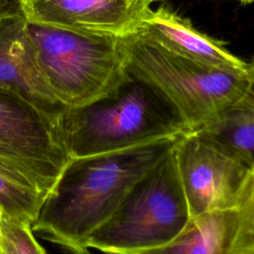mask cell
<instances>
[{"label":"cell","mask_w":254,"mask_h":254,"mask_svg":"<svg viewBox=\"0 0 254 254\" xmlns=\"http://www.w3.org/2000/svg\"><path fill=\"white\" fill-rule=\"evenodd\" d=\"M180 137L70 158L46 193L32 223L33 231L71 254H89L91 234L109 219L131 187L172 151Z\"/></svg>","instance_id":"obj_1"},{"label":"cell","mask_w":254,"mask_h":254,"mask_svg":"<svg viewBox=\"0 0 254 254\" xmlns=\"http://www.w3.org/2000/svg\"><path fill=\"white\" fill-rule=\"evenodd\" d=\"M59 137L70 158L121 151L190 132L173 106L129 74L111 94L58 117Z\"/></svg>","instance_id":"obj_2"},{"label":"cell","mask_w":254,"mask_h":254,"mask_svg":"<svg viewBox=\"0 0 254 254\" xmlns=\"http://www.w3.org/2000/svg\"><path fill=\"white\" fill-rule=\"evenodd\" d=\"M127 71L157 90L189 131L204 129L243 94L248 72L224 70L178 56L132 34L122 38Z\"/></svg>","instance_id":"obj_3"},{"label":"cell","mask_w":254,"mask_h":254,"mask_svg":"<svg viewBox=\"0 0 254 254\" xmlns=\"http://www.w3.org/2000/svg\"><path fill=\"white\" fill-rule=\"evenodd\" d=\"M28 31L42 73L65 108H79L99 100L129 76L120 37L31 23Z\"/></svg>","instance_id":"obj_4"},{"label":"cell","mask_w":254,"mask_h":254,"mask_svg":"<svg viewBox=\"0 0 254 254\" xmlns=\"http://www.w3.org/2000/svg\"><path fill=\"white\" fill-rule=\"evenodd\" d=\"M174 148L131 187L109 219L91 234L89 249L137 254L160 247L181 232L190 213Z\"/></svg>","instance_id":"obj_5"},{"label":"cell","mask_w":254,"mask_h":254,"mask_svg":"<svg viewBox=\"0 0 254 254\" xmlns=\"http://www.w3.org/2000/svg\"><path fill=\"white\" fill-rule=\"evenodd\" d=\"M174 153L190 217L238 209L254 181V165L205 130L182 135Z\"/></svg>","instance_id":"obj_6"},{"label":"cell","mask_w":254,"mask_h":254,"mask_svg":"<svg viewBox=\"0 0 254 254\" xmlns=\"http://www.w3.org/2000/svg\"><path fill=\"white\" fill-rule=\"evenodd\" d=\"M0 158L26 172L47 193L70 157L56 121L33 103L0 90Z\"/></svg>","instance_id":"obj_7"},{"label":"cell","mask_w":254,"mask_h":254,"mask_svg":"<svg viewBox=\"0 0 254 254\" xmlns=\"http://www.w3.org/2000/svg\"><path fill=\"white\" fill-rule=\"evenodd\" d=\"M153 0H28V23L63 31L126 37L136 34Z\"/></svg>","instance_id":"obj_8"},{"label":"cell","mask_w":254,"mask_h":254,"mask_svg":"<svg viewBox=\"0 0 254 254\" xmlns=\"http://www.w3.org/2000/svg\"><path fill=\"white\" fill-rule=\"evenodd\" d=\"M0 90L23 97L55 121L65 109L42 73L20 6L0 18Z\"/></svg>","instance_id":"obj_9"},{"label":"cell","mask_w":254,"mask_h":254,"mask_svg":"<svg viewBox=\"0 0 254 254\" xmlns=\"http://www.w3.org/2000/svg\"><path fill=\"white\" fill-rule=\"evenodd\" d=\"M137 34L165 50L208 66L248 72L249 64L234 56L222 41L196 30L184 18L166 6L149 9Z\"/></svg>","instance_id":"obj_10"},{"label":"cell","mask_w":254,"mask_h":254,"mask_svg":"<svg viewBox=\"0 0 254 254\" xmlns=\"http://www.w3.org/2000/svg\"><path fill=\"white\" fill-rule=\"evenodd\" d=\"M238 219V209L192 216L171 241L137 254H230Z\"/></svg>","instance_id":"obj_11"},{"label":"cell","mask_w":254,"mask_h":254,"mask_svg":"<svg viewBox=\"0 0 254 254\" xmlns=\"http://www.w3.org/2000/svg\"><path fill=\"white\" fill-rule=\"evenodd\" d=\"M249 80L239 99L204 129L237 150L254 165V60Z\"/></svg>","instance_id":"obj_12"},{"label":"cell","mask_w":254,"mask_h":254,"mask_svg":"<svg viewBox=\"0 0 254 254\" xmlns=\"http://www.w3.org/2000/svg\"><path fill=\"white\" fill-rule=\"evenodd\" d=\"M45 195L26 172L0 158V207L3 213L33 223Z\"/></svg>","instance_id":"obj_13"},{"label":"cell","mask_w":254,"mask_h":254,"mask_svg":"<svg viewBox=\"0 0 254 254\" xmlns=\"http://www.w3.org/2000/svg\"><path fill=\"white\" fill-rule=\"evenodd\" d=\"M0 254H47L33 234L28 220L2 213L0 220Z\"/></svg>","instance_id":"obj_14"},{"label":"cell","mask_w":254,"mask_h":254,"mask_svg":"<svg viewBox=\"0 0 254 254\" xmlns=\"http://www.w3.org/2000/svg\"><path fill=\"white\" fill-rule=\"evenodd\" d=\"M238 213V226L230 254L254 251V181Z\"/></svg>","instance_id":"obj_15"},{"label":"cell","mask_w":254,"mask_h":254,"mask_svg":"<svg viewBox=\"0 0 254 254\" xmlns=\"http://www.w3.org/2000/svg\"><path fill=\"white\" fill-rule=\"evenodd\" d=\"M17 8L19 3L16 0H0V18Z\"/></svg>","instance_id":"obj_16"},{"label":"cell","mask_w":254,"mask_h":254,"mask_svg":"<svg viewBox=\"0 0 254 254\" xmlns=\"http://www.w3.org/2000/svg\"><path fill=\"white\" fill-rule=\"evenodd\" d=\"M235 1H239V2H241L243 4H248V3L254 2V0H235Z\"/></svg>","instance_id":"obj_17"},{"label":"cell","mask_w":254,"mask_h":254,"mask_svg":"<svg viewBox=\"0 0 254 254\" xmlns=\"http://www.w3.org/2000/svg\"><path fill=\"white\" fill-rule=\"evenodd\" d=\"M232 254H254V251H249V252H242V253H232Z\"/></svg>","instance_id":"obj_18"},{"label":"cell","mask_w":254,"mask_h":254,"mask_svg":"<svg viewBox=\"0 0 254 254\" xmlns=\"http://www.w3.org/2000/svg\"><path fill=\"white\" fill-rule=\"evenodd\" d=\"M18 3H22V2H25V1H28V0H16Z\"/></svg>","instance_id":"obj_19"},{"label":"cell","mask_w":254,"mask_h":254,"mask_svg":"<svg viewBox=\"0 0 254 254\" xmlns=\"http://www.w3.org/2000/svg\"><path fill=\"white\" fill-rule=\"evenodd\" d=\"M2 213H3V211H2V209H1V207H0V220H1V216H2Z\"/></svg>","instance_id":"obj_20"},{"label":"cell","mask_w":254,"mask_h":254,"mask_svg":"<svg viewBox=\"0 0 254 254\" xmlns=\"http://www.w3.org/2000/svg\"><path fill=\"white\" fill-rule=\"evenodd\" d=\"M153 1H158V0H153Z\"/></svg>","instance_id":"obj_21"}]
</instances>
